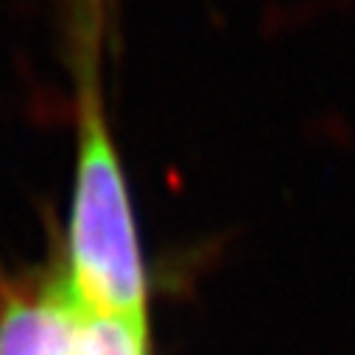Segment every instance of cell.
<instances>
[{
  "label": "cell",
  "mask_w": 355,
  "mask_h": 355,
  "mask_svg": "<svg viewBox=\"0 0 355 355\" xmlns=\"http://www.w3.org/2000/svg\"><path fill=\"white\" fill-rule=\"evenodd\" d=\"M81 355H151V333H140L115 319L84 313Z\"/></svg>",
  "instance_id": "obj_3"
},
{
  "label": "cell",
  "mask_w": 355,
  "mask_h": 355,
  "mask_svg": "<svg viewBox=\"0 0 355 355\" xmlns=\"http://www.w3.org/2000/svg\"><path fill=\"white\" fill-rule=\"evenodd\" d=\"M84 311L62 272L0 291V355H81Z\"/></svg>",
  "instance_id": "obj_2"
},
{
  "label": "cell",
  "mask_w": 355,
  "mask_h": 355,
  "mask_svg": "<svg viewBox=\"0 0 355 355\" xmlns=\"http://www.w3.org/2000/svg\"><path fill=\"white\" fill-rule=\"evenodd\" d=\"M84 93L62 277L87 316L151 333L148 275L126 173L96 90Z\"/></svg>",
  "instance_id": "obj_1"
}]
</instances>
